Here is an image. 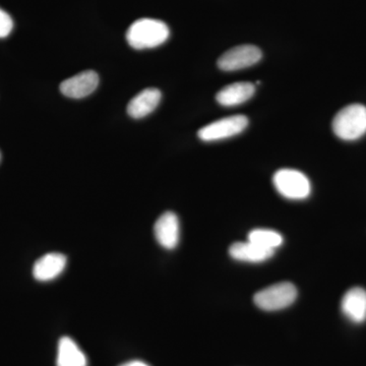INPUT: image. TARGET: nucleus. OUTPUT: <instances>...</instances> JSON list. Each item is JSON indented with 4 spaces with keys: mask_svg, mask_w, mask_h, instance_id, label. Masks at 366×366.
<instances>
[{
    "mask_svg": "<svg viewBox=\"0 0 366 366\" xmlns=\"http://www.w3.org/2000/svg\"><path fill=\"white\" fill-rule=\"evenodd\" d=\"M274 189L288 199H307L312 192V184L307 175L295 169H280L273 177Z\"/></svg>",
    "mask_w": 366,
    "mask_h": 366,
    "instance_id": "3",
    "label": "nucleus"
},
{
    "mask_svg": "<svg viewBox=\"0 0 366 366\" xmlns=\"http://www.w3.org/2000/svg\"><path fill=\"white\" fill-rule=\"evenodd\" d=\"M56 366H88V360L76 342L62 337L59 342Z\"/></svg>",
    "mask_w": 366,
    "mask_h": 366,
    "instance_id": "14",
    "label": "nucleus"
},
{
    "mask_svg": "<svg viewBox=\"0 0 366 366\" xmlns=\"http://www.w3.org/2000/svg\"><path fill=\"white\" fill-rule=\"evenodd\" d=\"M14 28V21L9 14L0 9V38H6Z\"/></svg>",
    "mask_w": 366,
    "mask_h": 366,
    "instance_id": "16",
    "label": "nucleus"
},
{
    "mask_svg": "<svg viewBox=\"0 0 366 366\" xmlns=\"http://www.w3.org/2000/svg\"><path fill=\"white\" fill-rule=\"evenodd\" d=\"M255 86L249 81H238L224 86L216 96L219 104L231 107L237 106L249 101L254 96Z\"/></svg>",
    "mask_w": 366,
    "mask_h": 366,
    "instance_id": "12",
    "label": "nucleus"
},
{
    "mask_svg": "<svg viewBox=\"0 0 366 366\" xmlns=\"http://www.w3.org/2000/svg\"><path fill=\"white\" fill-rule=\"evenodd\" d=\"M232 259L239 262H262L271 259L274 254V250L262 249L259 245L247 240V242H235L229 249Z\"/></svg>",
    "mask_w": 366,
    "mask_h": 366,
    "instance_id": "13",
    "label": "nucleus"
},
{
    "mask_svg": "<svg viewBox=\"0 0 366 366\" xmlns=\"http://www.w3.org/2000/svg\"><path fill=\"white\" fill-rule=\"evenodd\" d=\"M119 366H150V365H147V363L144 362V361L132 360V361H129V362L122 363V365H120Z\"/></svg>",
    "mask_w": 366,
    "mask_h": 366,
    "instance_id": "17",
    "label": "nucleus"
},
{
    "mask_svg": "<svg viewBox=\"0 0 366 366\" xmlns=\"http://www.w3.org/2000/svg\"><path fill=\"white\" fill-rule=\"evenodd\" d=\"M162 94L156 88L144 89L127 105V113L134 119L144 118L153 112L160 104Z\"/></svg>",
    "mask_w": 366,
    "mask_h": 366,
    "instance_id": "11",
    "label": "nucleus"
},
{
    "mask_svg": "<svg viewBox=\"0 0 366 366\" xmlns=\"http://www.w3.org/2000/svg\"><path fill=\"white\" fill-rule=\"evenodd\" d=\"M333 132L343 141H356L366 134V107L350 104L337 113L333 119Z\"/></svg>",
    "mask_w": 366,
    "mask_h": 366,
    "instance_id": "2",
    "label": "nucleus"
},
{
    "mask_svg": "<svg viewBox=\"0 0 366 366\" xmlns=\"http://www.w3.org/2000/svg\"><path fill=\"white\" fill-rule=\"evenodd\" d=\"M297 297V289L292 283L282 282L262 289L254 295L257 307L266 312L283 310L290 307Z\"/></svg>",
    "mask_w": 366,
    "mask_h": 366,
    "instance_id": "4",
    "label": "nucleus"
},
{
    "mask_svg": "<svg viewBox=\"0 0 366 366\" xmlns=\"http://www.w3.org/2000/svg\"><path fill=\"white\" fill-rule=\"evenodd\" d=\"M247 240L255 243L262 249L274 250V252H276V249L283 243V237L280 233L269 229H254L250 231Z\"/></svg>",
    "mask_w": 366,
    "mask_h": 366,
    "instance_id": "15",
    "label": "nucleus"
},
{
    "mask_svg": "<svg viewBox=\"0 0 366 366\" xmlns=\"http://www.w3.org/2000/svg\"><path fill=\"white\" fill-rule=\"evenodd\" d=\"M66 255L59 252H50L43 255L34 264V278L40 282L54 280L66 269Z\"/></svg>",
    "mask_w": 366,
    "mask_h": 366,
    "instance_id": "9",
    "label": "nucleus"
},
{
    "mask_svg": "<svg viewBox=\"0 0 366 366\" xmlns=\"http://www.w3.org/2000/svg\"><path fill=\"white\" fill-rule=\"evenodd\" d=\"M262 51L254 45H240L231 48L218 60V67L223 71H235L254 66L262 59Z\"/></svg>",
    "mask_w": 366,
    "mask_h": 366,
    "instance_id": "6",
    "label": "nucleus"
},
{
    "mask_svg": "<svg viewBox=\"0 0 366 366\" xmlns=\"http://www.w3.org/2000/svg\"><path fill=\"white\" fill-rule=\"evenodd\" d=\"M341 310L347 319L354 324H362L366 320V290L360 287L347 291L341 301Z\"/></svg>",
    "mask_w": 366,
    "mask_h": 366,
    "instance_id": "10",
    "label": "nucleus"
},
{
    "mask_svg": "<svg viewBox=\"0 0 366 366\" xmlns=\"http://www.w3.org/2000/svg\"><path fill=\"white\" fill-rule=\"evenodd\" d=\"M249 125V118L245 115H233L216 120L202 127L197 136L204 142H217L242 134Z\"/></svg>",
    "mask_w": 366,
    "mask_h": 366,
    "instance_id": "5",
    "label": "nucleus"
},
{
    "mask_svg": "<svg viewBox=\"0 0 366 366\" xmlns=\"http://www.w3.org/2000/svg\"><path fill=\"white\" fill-rule=\"evenodd\" d=\"M99 85V76L94 71L79 72L76 76L66 79L60 84L62 95L72 99L85 98L95 92Z\"/></svg>",
    "mask_w": 366,
    "mask_h": 366,
    "instance_id": "7",
    "label": "nucleus"
},
{
    "mask_svg": "<svg viewBox=\"0 0 366 366\" xmlns=\"http://www.w3.org/2000/svg\"><path fill=\"white\" fill-rule=\"evenodd\" d=\"M156 240L166 249H173L179 242L180 225L177 214L166 212L159 217L154 226Z\"/></svg>",
    "mask_w": 366,
    "mask_h": 366,
    "instance_id": "8",
    "label": "nucleus"
},
{
    "mask_svg": "<svg viewBox=\"0 0 366 366\" xmlns=\"http://www.w3.org/2000/svg\"><path fill=\"white\" fill-rule=\"evenodd\" d=\"M169 36V28L164 21L155 19H141L129 26L127 40L134 49H150L162 45Z\"/></svg>",
    "mask_w": 366,
    "mask_h": 366,
    "instance_id": "1",
    "label": "nucleus"
}]
</instances>
